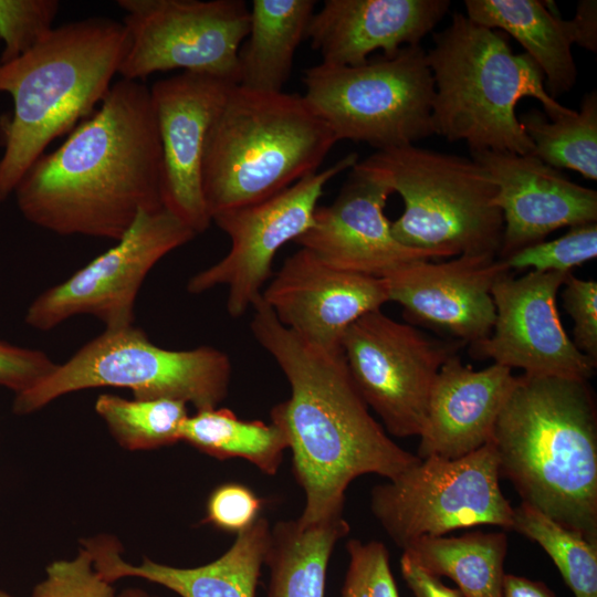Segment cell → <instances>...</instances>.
Segmentation results:
<instances>
[{"label": "cell", "mask_w": 597, "mask_h": 597, "mask_svg": "<svg viewBox=\"0 0 597 597\" xmlns=\"http://www.w3.org/2000/svg\"><path fill=\"white\" fill-rule=\"evenodd\" d=\"M13 195L25 220L59 235L118 241L163 205V160L150 91L115 82L65 142L27 170Z\"/></svg>", "instance_id": "1"}, {"label": "cell", "mask_w": 597, "mask_h": 597, "mask_svg": "<svg viewBox=\"0 0 597 597\" xmlns=\"http://www.w3.org/2000/svg\"><path fill=\"white\" fill-rule=\"evenodd\" d=\"M252 307L251 332L290 385V397L270 418L287 438L304 492L297 521L312 525L341 517L352 481L364 474L392 480L420 458L394 442L370 415L341 349L318 347L283 326L262 296Z\"/></svg>", "instance_id": "2"}, {"label": "cell", "mask_w": 597, "mask_h": 597, "mask_svg": "<svg viewBox=\"0 0 597 597\" xmlns=\"http://www.w3.org/2000/svg\"><path fill=\"white\" fill-rule=\"evenodd\" d=\"M491 443L522 502L597 543V411L587 381L516 376Z\"/></svg>", "instance_id": "3"}, {"label": "cell", "mask_w": 597, "mask_h": 597, "mask_svg": "<svg viewBox=\"0 0 597 597\" xmlns=\"http://www.w3.org/2000/svg\"><path fill=\"white\" fill-rule=\"evenodd\" d=\"M123 22L88 18L54 28L20 57L0 63V93L13 109L2 125L0 202L59 136L90 117L112 87L125 57Z\"/></svg>", "instance_id": "4"}, {"label": "cell", "mask_w": 597, "mask_h": 597, "mask_svg": "<svg viewBox=\"0 0 597 597\" xmlns=\"http://www.w3.org/2000/svg\"><path fill=\"white\" fill-rule=\"evenodd\" d=\"M432 39L426 52L434 84L431 117L434 134L447 140H463L470 151L532 154L515 113L519 101L536 98L551 121L574 112L548 95L538 65L513 53L504 32L454 12Z\"/></svg>", "instance_id": "5"}, {"label": "cell", "mask_w": 597, "mask_h": 597, "mask_svg": "<svg viewBox=\"0 0 597 597\" xmlns=\"http://www.w3.org/2000/svg\"><path fill=\"white\" fill-rule=\"evenodd\" d=\"M336 143L303 95L231 86L203 150L202 191L210 218L263 201L316 172Z\"/></svg>", "instance_id": "6"}, {"label": "cell", "mask_w": 597, "mask_h": 597, "mask_svg": "<svg viewBox=\"0 0 597 597\" xmlns=\"http://www.w3.org/2000/svg\"><path fill=\"white\" fill-rule=\"evenodd\" d=\"M356 166L401 197L404 211L391 222L401 244L433 259L500 252L498 187L472 158L407 145L377 150Z\"/></svg>", "instance_id": "7"}, {"label": "cell", "mask_w": 597, "mask_h": 597, "mask_svg": "<svg viewBox=\"0 0 597 597\" xmlns=\"http://www.w3.org/2000/svg\"><path fill=\"white\" fill-rule=\"evenodd\" d=\"M229 356L211 346L167 349L130 325L105 329L33 387L15 395L17 415L34 412L54 399L88 388L130 389L135 399H175L196 410L218 407L228 395Z\"/></svg>", "instance_id": "8"}, {"label": "cell", "mask_w": 597, "mask_h": 597, "mask_svg": "<svg viewBox=\"0 0 597 597\" xmlns=\"http://www.w3.org/2000/svg\"><path fill=\"white\" fill-rule=\"evenodd\" d=\"M303 83L304 98L337 142L385 150L434 134V84L420 44L354 66L320 63L304 71Z\"/></svg>", "instance_id": "9"}, {"label": "cell", "mask_w": 597, "mask_h": 597, "mask_svg": "<svg viewBox=\"0 0 597 597\" xmlns=\"http://www.w3.org/2000/svg\"><path fill=\"white\" fill-rule=\"evenodd\" d=\"M491 442L458 458L419 459L370 492V511L391 541L406 549L423 537L480 525L511 531L513 506L500 488Z\"/></svg>", "instance_id": "10"}, {"label": "cell", "mask_w": 597, "mask_h": 597, "mask_svg": "<svg viewBox=\"0 0 597 597\" xmlns=\"http://www.w3.org/2000/svg\"><path fill=\"white\" fill-rule=\"evenodd\" d=\"M117 6L128 35L122 78L182 70L238 85V54L250 28L244 1L119 0Z\"/></svg>", "instance_id": "11"}, {"label": "cell", "mask_w": 597, "mask_h": 597, "mask_svg": "<svg viewBox=\"0 0 597 597\" xmlns=\"http://www.w3.org/2000/svg\"><path fill=\"white\" fill-rule=\"evenodd\" d=\"M460 345L432 338L377 310L347 329L341 350L368 408L388 433L406 438L419 437L437 374Z\"/></svg>", "instance_id": "12"}, {"label": "cell", "mask_w": 597, "mask_h": 597, "mask_svg": "<svg viewBox=\"0 0 597 597\" xmlns=\"http://www.w3.org/2000/svg\"><path fill=\"white\" fill-rule=\"evenodd\" d=\"M197 235L167 209L143 211L117 243L28 306L24 321L50 331L77 315L100 320L105 329L134 325L135 302L150 270Z\"/></svg>", "instance_id": "13"}, {"label": "cell", "mask_w": 597, "mask_h": 597, "mask_svg": "<svg viewBox=\"0 0 597 597\" xmlns=\"http://www.w3.org/2000/svg\"><path fill=\"white\" fill-rule=\"evenodd\" d=\"M357 163V153H350L271 198L214 214L211 220L230 238V250L220 261L191 276L187 291L200 294L226 285L229 315L242 316L261 296L277 251L312 226L327 182Z\"/></svg>", "instance_id": "14"}, {"label": "cell", "mask_w": 597, "mask_h": 597, "mask_svg": "<svg viewBox=\"0 0 597 597\" xmlns=\"http://www.w3.org/2000/svg\"><path fill=\"white\" fill-rule=\"evenodd\" d=\"M569 273L530 271L500 275L491 289L495 320L473 353L524 375L587 381L597 363L580 353L565 332L556 296Z\"/></svg>", "instance_id": "15"}, {"label": "cell", "mask_w": 597, "mask_h": 597, "mask_svg": "<svg viewBox=\"0 0 597 597\" xmlns=\"http://www.w3.org/2000/svg\"><path fill=\"white\" fill-rule=\"evenodd\" d=\"M235 84L182 72L149 88L163 160L164 208L196 234L211 221L202 191V158L214 115Z\"/></svg>", "instance_id": "16"}, {"label": "cell", "mask_w": 597, "mask_h": 597, "mask_svg": "<svg viewBox=\"0 0 597 597\" xmlns=\"http://www.w3.org/2000/svg\"><path fill=\"white\" fill-rule=\"evenodd\" d=\"M391 193L385 181L355 165L335 200L316 208L312 226L294 242L331 268L380 279L434 260L394 237L385 214Z\"/></svg>", "instance_id": "17"}, {"label": "cell", "mask_w": 597, "mask_h": 597, "mask_svg": "<svg viewBox=\"0 0 597 597\" xmlns=\"http://www.w3.org/2000/svg\"><path fill=\"white\" fill-rule=\"evenodd\" d=\"M261 296L283 326L327 350H339L357 320L389 302L385 279L331 268L303 248Z\"/></svg>", "instance_id": "18"}, {"label": "cell", "mask_w": 597, "mask_h": 597, "mask_svg": "<svg viewBox=\"0 0 597 597\" xmlns=\"http://www.w3.org/2000/svg\"><path fill=\"white\" fill-rule=\"evenodd\" d=\"M471 158L498 187L503 217L500 259L542 242L553 231L597 221V191L573 182L533 154L474 150Z\"/></svg>", "instance_id": "19"}, {"label": "cell", "mask_w": 597, "mask_h": 597, "mask_svg": "<svg viewBox=\"0 0 597 597\" xmlns=\"http://www.w3.org/2000/svg\"><path fill=\"white\" fill-rule=\"evenodd\" d=\"M509 271L495 255H459L446 262H412L385 281L389 301L400 304L409 320L473 345L491 334V289Z\"/></svg>", "instance_id": "20"}, {"label": "cell", "mask_w": 597, "mask_h": 597, "mask_svg": "<svg viewBox=\"0 0 597 597\" xmlns=\"http://www.w3.org/2000/svg\"><path fill=\"white\" fill-rule=\"evenodd\" d=\"M449 8V0H326L314 12L306 39L322 63L359 65L376 50L392 56L419 45Z\"/></svg>", "instance_id": "21"}, {"label": "cell", "mask_w": 597, "mask_h": 597, "mask_svg": "<svg viewBox=\"0 0 597 597\" xmlns=\"http://www.w3.org/2000/svg\"><path fill=\"white\" fill-rule=\"evenodd\" d=\"M515 380L509 367L475 370L451 356L434 379L417 455L458 459L491 442Z\"/></svg>", "instance_id": "22"}, {"label": "cell", "mask_w": 597, "mask_h": 597, "mask_svg": "<svg viewBox=\"0 0 597 597\" xmlns=\"http://www.w3.org/2000/svg\"><path fill=\"white\" fill-rule=\"evenodd\" d=\"M271 538V526L259 517L237 534L230 548L211 563L191 568L159 564L147 557L139 565L122 558L119 543L102 536L83 542L95 570L108 583L138 577L161 585L180 597H255Z\"/></svg>", "instance_id": "23"}, {"label": "cell", "mask_w": 597, "mask_h": 597, "mask_svg": "<svg viewBox=\"0 0 597 597\" xmlns=\"http://www.w3.org/2000/svg\"><path fill=\"white\" fill-rule=\"evenodd\" d=\"M472 21L513 36L541 69L548 95L556 100L577 81L567 20L552 1L465 0Z\"/></svg>", "instance_id": "24"}, {"label": "cell", "mask_w": 597, "mask_h": 597, "mask_svg": "<svg viewBox=\"0 0 597 597\" xmlns=\"http://www.w3.org/2000/svg\"><path fill=\"white\" fill-rule=\"evenodd\" d=\"M313 0H253L249 33L239 54L238 85L258 92H282L295 51L306 38Z\"/></svg>", "instance_id": "25"}, {"label": "cell", "mask_w": 597, "mask_h": 597, "mask_svg": "<svg viewBox=\"0 0 597 597\" xmlns=\"http://www.w3.org/2000/svg\"><path fill=\"white\" fill-rule=\"evenodd\" d=\"M349 533L341 516L312 525L277 521L264 565L269 568L266 597H324L326 572L336 543Z\"/></svg>", "instance_id": "26"}, {"label": "cell", "mask_w": 597, "mask_h": 597, "mask_svg": "<svg viewBox=\"0 0 597 597\" xmlns=\"http://www.w3.org/2000/svg\"><path fill=\"white\" fill-rule=\"evenodd\" d=\"M404 552L431 574L454 582L462 597H502L507 552L504 532L423 537Z\"/></svg>", "instance_id": "27"}, {"label": "cell", "mask_w": 597, "mask_h": 597, "mask_svg": "<svg viewBox=\"0 0 597 597\" xmlns=\"http://www.w3.org/2000/svg\"><path fill=\"white\" fill-rule=\"evenodd\" d=\"M180 441L197 450L227 460L249 461L266 475H275L289 449L284 431L274 422L240 419L228 408L196 410L185 420Z\"/></svg>", "instance_id": "28"}, {"label": "cell", "mask_w": 597, "mask_h": 597, "mask_svg": "<svg viewBox=\"0 0 597 597\" xmlns=\"http://www.w3.org/2000/svg\"><path fill=\"white\" fill-rule=\"evenodd\" d=\"M520 122L534 146L533 155L545 164L567 168L597 180V93L583 97L578 111L547 121L536 109L524 113Z\"/></svg>", "instance_id": "29"}, {"label": "cell", "mask_w": 597, "mask_h": 597, "mask_svg": "<svg viewBox=\"0 0 597 597\" xmlns=\"http://www.w3.org/2000/svg\"><path fill=\"white\" fill-rule=\"evenodd\" d=\"M511 531L546 552L575 597H597V543L525 502L513 506Z\"/></svg>", "instance_id": "30"}, {"label": "cell", "mask_w": 597, "mask_h": 597, "mask_svg": "<svg viewBox=\"0 0 597 597\" xmlns=\"http://www.w3.org/2000/svg\"><path fill=\"white\" fill-rule=\"evenodd\" d=\"M95 410L117 442L128 450H150L180 441L189 416L187 404L175 399H124L103 394Z\"/></svg>", "instance_id": "31"}, {"label": "cell", "mask_w": 597, "mask_h": 597, "mask_svg": "<svg viewBox=\"0 0 597 597\" xmlns=\"http://www.w3.org/2000/svg\"><path fill=\"white\" fill-rule=\"evenodd\" d=\"M597 256V223L570 227L562 237L525 247L502 259L507 269L572 273Z\"/></svg>", "instance_id": "32"}, {"label": "cell", "mask_w": 597, "mask_h": 597, "mask_svg": "<svg viewBox=\"0 0 597 597\" xmlns=\"http://www.w3.org/2000/svg\"><path fill=\"white\" fill-rule=\"evenodd\" d=\"M59 9L56 0H0V63L20 57L49 35Z\"/></svg>", "instance_id": "33"}, {"label": "cell", "mask_w": 597, "mask_h": 597, "mask_svg": "<svg viewBox=\"0 0 597 597\" xmlns=\"http://www.w3.org/2000/svg\"><path fill=\"white\" fill-rule=\"evenodd\" d=\"M342 597H399L387 547L378 541L349 540Z\"/></svg>", "instance_id": "34"}, {"label": "cell", "mask_w": 597, "mask_h": 597, "mask_svg": "<svg viewBox=\"0 0 597 597\" xmlns=\"http://www.w3.org/2000/svg\"><path fill=\"white\" fill-rule=\"evenodd\" d=\"M32 597H116L112 584L94 568L91 554L81 548L69 561H56L46 567L45 578L39 583Z\"/></svg>", "instance_id": "35"}, {"label": "cell", "mask_w": 597, "mask_h": 597, "mask_svg": "<svg viewBox=\"0 0 597 597\" xmlns=\"http://www.w3.org/2000/svg\"><path fill=\"white\" fill-rule=\"evenodd\" d=\"M262 506V499L247 485L223 483L209 495L203 522L220 531L239 534L260 517Z\"/></svg>", "instance_id": "36"}, {"label": "cell", "mask_w": 597, "mask_h": 597, "mask_svg": "<svg viewBox=\"0 0 597 597\" xmlns=\"http://www.w3.org/2000/svg\"><path fill=\"white\" fill-rule=\"evenodd\" d=\"M563 286V305L573 321L572 341L580 353L597 363V282L569 273Z\"/></svg>", "instance_id": "37"}, {"label": "cell", "mask_w": 597, "mask_h": 597, "mask_svg": "<svg viewBox=\"0 0 597 597\" xmlns=\"http://www.w3.org/2000/svg\"><path fill=\"white\" fill-rule=\"evenodd\" d=\"M55 364L44 352L0 341V386L17 394L50 375Z\"/></svg>", "instance_id": "38"}, {"label": "cell", "mask_w": 597, "mask_h": 597, "mask_svg": "<svg viewBox=\"0 0 597 597\" xmlns=\"http://www.w3.org/2000/svg\"><path fill=\"white\" fill-rule=\"evenodd\" d=\"M400 570L415 597H462L457 588L442 584L440 577L420 566L406 552L400 558Z\"/></svg>", "instance_id": "39"}, {"label": "cell", "mask_w": 597, "mask_h": 597, "mask_svg": "<svg viewBox=\"0 0 597 597\" xmlns=\"http://www.w3.org/2000/svg\"><path fill=\"white\" fill-rule=\"evenodd\" d=\"M572 43L596 52L597 51V1L580 0L572 20H567Z\"/></svg>", "instance_id": "40"}, {"label": "cell", "mask_w": 597, "mask_h": 597, "mask_svg": "<svg viewBox=\"0 0 597 597\" xmlns=\"http://www.w3.org/2000/svg\"><path fill=\"white\" fill-rule=\"evenodd\" d=\"M502 597H557L543 582L505 574Z\"/></svg>", "instance_id": "41"}, {"label": "cell", "mask_w": 597, "mask_h": 597, "mask_svg": "<svg viewBox=\"0 0 597 597\" xmlns=\"http://www.w3.org/2000/svg\"><path fill=\"white\" fill-rule=\"evenodd\" d=\"M117 597H157L151 596L143 589L139 588H128L123 590Z\"/></svg>", "instance_id": "42"}, {"label": "cell", "mask_w": 597, "mask_h": 597, "mask_svg": "<svg viewBox=\"0 0 597 597\" xmlns=\"http://www.w3.org/2000/svg\"><path fill=\"white\" fill-rule=\"evenodd\" d=\"M0 597H13V596L0 589Z\"/></svg>", "instance_id": "43"}]
</instances>
